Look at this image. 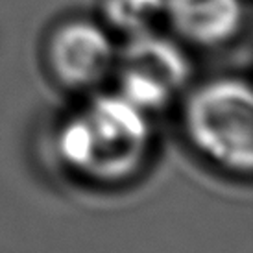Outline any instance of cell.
<instances>
[{
	"mask_svg": "<svg viewBox=\"0 0 253 253\" xmlns=\"http://www.w3.org/2000/svg\"><path fill=\"white\" fill-rule=\"evenodd\" d=\"M152 150L150 115L119 92H98L59 124L56 152L67 170L92 183L133 177Z\"/></svg>",
	"mask_w": 253,
	"mask_h": 253,
	"instance_id": "obj_1",
	"label": "cell"
},
{
	"mask_svg": "<svg viewBox=\"0 0 253 253\" xmlns=\"http://www.w3.org/2000/svg\"><path fill=\"white\" fill-rule=\"evenodd\" d=\"M183 129L207 161L231 174H250L253 167L250 84L225 76L196 87L183 106Z\"/></svg>",
	"mask_w": 253,
	"mask_h": 253,
	"instance_id": "obj_2",
	"label": "cell"
},
{
	"mask_svg": "<svg viewBox=\"0 0 253 253\" xmlns=\"http://www.w3.org/2000/svg\"><path fill=\"white\" fill-rule=\"evenodd\" d=\"M117 92L141 111L165 109L190 78V61L174 39L157 30L126 37L115 61Z\"/></svg>",
	"mask_w": 253,
	"mask_h": 253,
	"instance_id": "obj_3",
	"label": "cell"
},
{
	"mask_svg": "<svg viewBox=\"0 0 253 253\" xmlns=\"http://www.w3.org/2000/svg\"><path fill=\"white\" fill-rule=\"evenodd\" d=\"M117 46L109 32L92 21L59 24L48 37L46 61L57 82L74 91L98 87L115 71Z\"/></svg>",
	"mask_w": 253,
	"mask_h": 253,
	"instance_id": "obj_4",
	"label": "cell"
},
{
	"mask_svg": "<svg viewBox=\"0 0 253 253\" xmlns=\"http://www.w3.org/2000/svg\"><path fill=\"white\" fill-rule=\"evenodd\" d=\"M165 19L196 46H220L240 32L242 0H167Z\"/></svg>",
	"mask_w": 253,
	"mask_h": 253,
	"instance_id": "obj_5",
	"label": "cell"
},
{
	"mask_svg": "<svg viewBox=\"0 0 253 253\" xmlns=\"http://www.w3.org/2000/svg\"><path fill=\"white\" fill-rule=\"evenodd\" d=\"M167 0H104V19L120 34L133 37L155 30L165 19Z\"/></svg>",
	"mask_w": 253,
	"mask_h": 253,
	"instance_id": "obj_6",
	"label": "cell"
}]
</instances>
